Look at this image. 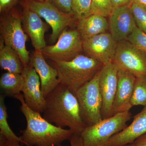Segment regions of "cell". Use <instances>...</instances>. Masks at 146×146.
I'll use <instances>...</instances> for the list:
<instances>
[{
	"mask_svg": "<svg viewBox=\"0 0 146 146\" xmlns=\"http://www.w3.org/2000/svg\"><path fill=\"white\" fill-rule=\"evenodd\" d=\"M44 119L56 126L69 128L73 133L81 135L86 127L75 94L59 84L45 98Z\"/></svg>",
	"mask_w": 146,
	"mask_h": 146,
	"instance_id": "cell-1",
	"label": "cell"
},
{
	"mask_svg": "<svg viewBox=\"0 0 146 146\" xmlns=\"http://www.w3.org/2000/svg\"><path fill=\"white\" fill-rule=\"evenodd\" d=\"M15 99L21 103L20 111L26 119L27 127L21 131V143L27 146H61L69 141L74 133L70 129L56 126L44 119L41 113L30 109L26 104L23 94Z\"/></svg>",
	"mask_w": 146,
	"mask_h": 146,
	"instance_id": "cell-2",
	"label": "cell"
},
{
	"mask_svg": "<svg viewBox=\"0 0 146 146\" xmlns=\"http://www.w3.org/2000/svg\"><path fill=\"white\" fill-rule=\"evenodd\" d=\"M50 65L57 71L60 83L74 94L94 78L103 65L82 54L70 61H51Z\"/></svg>",
	"mask_w": 146,
	"mask_h": 146,
	"instance_id": "cell-3",
	"label": "cell"
},
{
	"mask_svg": "<svg viewBox=\"0 0 146 146\" xmlns=\"http://www.w3.org/2000/svg\"><path fill=\"white\" fill-rule=\"evenodd\" d=\"M132 117L129 111L121 112L87 126L80 136L84 146H106L112 136L123 130Z\"/></svg>",
	"mask_w": 146,
	"mask_h": 146,
	"instance_id": "cell-4",
	"label": "cell"
},
{
	"mask_svg": "<svg viewBox=\"0 0 146 146\" xmlns=\"http://www.w3.org/2000/svg\"><path fill=\"white\" fill-rule=\"evenodd\" d=\"M5 13L1 18V39L5 44L16 51L25 67L29 65L30 56L26 46L27 36L23 28L21 14L10 10Z\"/></svg>",
	"mask_w": 146,
	"mask_h": 146,
	"instance_id": "cell-5",
	"label": "cell"
},
{
	"mask_svg": "<svg viewBox=\"0 0 146 146\" xmlns=\"http://www.w3.org/2000/svg\"><path fill=\"white\" fill-rule=\"evenodd\" d=\"M100 72L75 93L86 126L93 125L102 119V99L99 85Z\"/></svg>",
	"mask_w": 146,
	"mask_h": 146,
	"instance_id": "cell-6",
	"label": "cell"
},
{
	"mask_svg": "<svg viewBox=\"0 0 146 146\" xmlns=\"http://www.w3.org/2000/svg\"><path fill=\"white\" fill-rule=\"evenodd\" d=\"M25 4L44 18L51 27L52 32L50 41L53 43L68 27L76 26L78 21L74 16L60 11L48 0L44 1H26Z\"/></svg>",
	"mask_w": 146,
	"mask_h": 146,
	"instance_id": "cell-7",
	"label": "cell"
},
{
	"mask_svg": "<svg viewBox=\"0 0 146 146\" xmlns=\"http://www.w3.org/2000/svg\"><path fill=\"white\" fill-rule=\"evenodd\" d=\"M83 40L76 29H65L54 45L42 50L45 58L52 61H69L83 51Z\"/></svg>",
	"mask_w": 146,
	"mask_h": 146,
	"instance_id": "cell-8",
	"label": "cell"
},
{
	"mask_svg": "<svg viewBox=\"0 0 146 146\" xmlns=\"http://www.w3.org/2000/svg\"><path fill=\"white\" fill-rule=\"evenodd\" d=\"M112 63L118 70L130 73L136 77L146 75L145 53L127 40L118 42Z\"/></svg>",
	"mask_w": 146,
	"mask_h": 146,
	"instance_id": "cell-9",
	"label": "cell"
},
{
	"mask_svg": "<svg viewBox=\"0 0 146 146\" xmlns=\"http://www.w3.org/2000/svg\"><path fill=\"white\" fill-rule=\"evenodd\" d=\"M118 42L110 33H104L83 40V51L103 65L112 63Z\"/></svg>",
	"mask_w": 146,
	"mask_h": 146,
	"instance_id": "cell-10",
	"label": "cell"
},
{
	"mask_svg": "<svg viewBox=\"0 0 146 146\" xmlns=\"http://www.w3.org/2000/svg\"><path fill=\"white\" fill-rule=\"evenodd\" d=\"M118 70L114 63L103 65L100 72L99 85L102 99V119L110 117L112 114V105L118 83Z\"/></svg>",
	"mask_w": 146,
	"mask_h": 146,
	"instance_id": "cell-11",
	"label": "cell"
},
{
	"mask_svg": "<svg viewBox=\"0 0 146 146\" xmlns=\"http://www.w3.org/2000/svg\"><path fill=\"white\" fill-rule=\"evenodd\" d=\"M22 74L25 82L22 92L26 104L33 111L43 113L46 100L41 90L39 75L29 65L24 67Z\"/></svg>",
	"mask_w": 146,
	"mask_h": 146,
	"instance_id": "cell-12",
	"label": "cell"
},
{
	"mask_svg": "<svg viewBox=\"0 0 146 146\" xmlns=\"http://www.w3.org/2000/svg\"><path fill=\"white\" fill-rule=\"evenodd\" d=\"M129 4L114 9L109 16L110 33L117 42L127 40L137 27Z\"/></svg>",
	"mask_w": 146,
	"mask_h": 146,
	"instance_id": "cell-13",
	"label": "cell"
},
{
	"mask_svg": "<svg viewBox=\"0 0 146 146\" xmlns=\"http://www.w3.org/2000/svg\"><path fill=\"white\" fill-rule=\"evenodd\" d=\"M29 65L34 68L39 76L41 90L45 98L60 84L57 71L47 63L41 50H35Z\"/></svg>",
	"mask_w": 146,
	"mask_h": 146,
	"instance_id": "cell-14",
	"label": "cell"
},
{
	"mask_svg": "<svg viewBox=\"0 0 146 146\" xmlns=\"http://www.w3.org/2000/svg\"><path fill=\"white\" fill-rule=\"evenodd\" d=\"M21 17L24 31L31 39L35 50H42L47 46L45 40L46 24L38 14L25 3Z\"/></svg>",
	"mask_w": 146,
	"mask_h": 146,
	"instance_id": "cell-15",
	"label": "cell"
},
{
	"mask_svg": "<svg viewBox=\"0 0 146 146\" xmlns=\"http://www.w3.org/2000/svg\"><path fill=\"white\" fill-rule=\"evenodd\" d=\"M136 77L133 74L118 70V83L112 105V114L129 111L132 107L131 100Z\"/></svg>",
	"mask_w": 146,
	"mask_h": 146,
	"instance_id": "cell-16",
	"label": "cell"
},
{
	"mask_svg": "<svg viewBox=\"0 0 146 146\" xmlns=\"http://www.w3.org/2000/svg\"><path fill=\"white\" fill-rule=\"evenodd\" d=\"M146 133V106L133 117V121L120 132L112 136L106 146H123L133 143Z\"/></svg>",
	"mask_w": 146,
	"mask_h": 146,
	"instance_id": "cell-17",
	"label": "cell"
},
{
	"mask_svg": "<svg viewBox=\"0 0 146 146\" xmlns=\"http://www.w3.org/2000/svg\"><path fill=\"white\" fill-rule=\"evenodd\" d=\"M76 27L83 41L106 32L109 28V24L106 17L92 14L79 20Z\"/></svg>",
	"mask_w": 146,
	"mask_h": 146,
	"instance_id": "cell-18",
	"label": "cell"
},
{
	"mask_svg": "<svg viewBox=\"0 0 146 146\" xmlns=\"http://www.w3.org/2000/svg\"><path fill=\"white\" fill-rule=\"evenodd\" d=\"M0 66L9 72L22 74L24 66L18 53L11 47L6 45L1 39Z\"/></svg>",
	"mask_w": 146,
	"mask_h": 146,
	"instance_id": "cell-19",
	"label": "cell"
},
{
	"mask_svg": "<svg viewBox=\"0 0 146 146\" xmlns=\"http://www.w3.org/2000/svg\"><path fill=\"white\" fill-rule=\"evenodd\" d=\"M24 82L23 74L7 72L3 74L0 78V87L3 95L15 98L21 94Z\"/></svg>",
	"mask_w": 146,
	"mask_h": 146,
	"instance_id": "cell-20",
	"label": "cell"
},
{
	"mask_svg": "<svg viewBox=\"0 0 146 146\" xmlns=\"http://www.w3.org/2000/svg\"><path fill=\"white\" fill-rule=\"evenodd\" d=\"M5 97L2 94L0 96V134L10 143L20 144L21 139L11 129L7 121L8 115L5 102Z\"/></svg>",
	"mask_w": 146,
	"mask_h": 146,
	"instance_id": "cell-21",
	"label": "cell"
},
{
	"mask_svg": "<svg viewBox=\"0 0 146 146\" xmlns=\"http://www.w3.org/2000/svg\"><path fill=\"white\" fill-rule=\"evenodd\" d=\"M131 104L146 106V75L136 77Z\"/></svg>",
	"mask_w": 146,
	"mask_h": 146,
	"instance_id": "cell-22",
	"label": "cell"
},
{
	"mask_svg": "<svg viewBox=\"0 0 146 146\" xmlns=\"http://www.w3.org/2000/svg\"><path fill=\"white\" fill-rule=\"evenodd\" d=\"M74 16L78 21L91 15V0H72Z\"/></svg>",
	"mask_w": 146,
	"mask_h": 146,
	"instance_id": "cell-23",
	"label": "cell"
},
{
	"mask_svg": "<svg viewBox=\"0 0 146 146\" xmlns=\"http://www.w3.org/2000/svg\"><path fill=\"white\" fill-rule=\"evenodd\" d=\"M130 8L138 28L146 34V8L131 2Z\"/></svg>",
	"mask_w": 146,
	"mask_h": 146,
	"instance_id": "cell-24",
	"label": "cell"
},
{
	"mask_svg": "<svg viewBox=\"0 0 146 146\" xmlns=\"http://www.w3.org/2000/svg\"><path fill=\"white\" fill-rule=\"evenodd\" d=\"M114 9L111 0H91V13L109 16Z\"/></svg>",
	"mask_w": 146,
	"mask_h": 146,
	"instance_id": "cell-25",
	"label": "cell"
},
{
	"mask_svg": "<svg viewBox=\"0 0 146 146\" xmlns=\"http://www.w3.org/2000/svg\"><path fill=\"white\" fill-rule=\"evenodd\" d=\"M127 40L146 54V34L138 27L134 29Z\"/></svg>",
	"mask_w": 146,
	"mask_h": 146,
	"instance_id": "cell-26",
	"label": "cell"
},
{
	"mask_svg": "<svg viewBox=\"0 0 146 146\" xmlns=\"http://www.w3.org/2000/svg\"><path fill=\"white\" fill-rule=\"evenodd\" d=\"M48 1L61 11L74 17L73 9L72 0H48Z\"/></svg>",
	"mask_w": 146,
	"mask_h": 146,
	"instance_id": "cell-27",
	"label": "cell"
},
{
	"mask_svg": "<svg viewBox=\"0 0 146 146\" xmlns=\"http://www.w3.org/2000/svg\"><path fill=\"white\" fill-rule=\"evenodd\" d=\"M18 0H0V11L5 13L11 9Z\"/></svg>",
	"mask_w": 146,
	"mask_h": 146,
	"instance_id": "cell-28",
	"label": "cell"
},
{
	"mask_svg": "<svg viewBox=\"0 0 146 146\" xmlns=\"http://www.w3.org/2000/svg\"><path fill=\"white\" fill-rule=\"evenodd\" d=\"M71 146H84L80 135L73 133L69 140Z\"/></svg>",
	"mask_w": 146,
	"mask_h": 146,
	"instance_id": "cell-29",
	"label": "cell"
},
{
	"mask_svg": "<svg viewBox=\"0 0 146 146\" xmlns=\"http://www.w3.org/2000/svg\"><path fill=\"white\" fill-rule=\"evenodd\" d=\"M113 8L114 9L129 4L131 0H111Z\"/></svg>",
	"mask_w": 146,
	"mask_h": 146,
	"instance_id": "cell-30",
	"label": "cell"
},
{
	"mask_svg": "<svg viewBox=\"0 0 146 146\" xmlns=\"http://www.w3.org/2000/svg\"><path fill=\"white\" fill-rule=\"evenodd\" d=\"M133 143L136 146H146V133L138 137Z\"/></svg>",
	"mask_w": 146,
	"mask_h": 146,
	"instance_id": "cell-31",
	"label": "cell"
},
{
	"mask_svg": "<svg viewBox=\"0 0 146 146\" xmlns=\"http://www.w3.org/2000/svg\"><path fill=\"white\" fill-rule=\"evenodd\" d=\"M0 146H21L20 144L12 143L9 142L3 136L0 134Z\"/></svg>",
	"mask_w": 146,
	"mask_h": 146,
	"instance_id": "cell-32",
	"label": "cell"
},
{
	"mask_svg": "<svg viewBox=\"0 0 146 146\" xmlns=\"http://www.w3.org/2000/svg\"><path fill=\"white\" fill-rule=\"evenodd\" d=\"M131 2L146 8V0H131Z\"/></svg>",
	"mask_w": 146,
	"mask_h": 146,
	"instance_id": "cell-33",
	"label": "cell"
},
{
	"mask_svg": "<svg viewBox=\"0 0 146 146\" xmlns=\"http://www.w3.org/2000/svg\"><path fill=\"white\" fill-rule=\"evenodd\" d=\"M123 146H136L134 143H131L126 144Z\"/></svg>",
	"mask_w": 146,
	"mask_h": 146,
	"instance_id": "cell-34",
	"label": "cell"
},
{
	"mask_svg": "<svg viewBox=\"0 0 146 146\" xmlns=\"http://www.w3.org/2000/svg\"><path fill=\"white\" fill-rule=\"evenodd\" d=\"M26 1H44L46 0H26Z\"/></svg>",
	"mask_w": 146,
	"mask_h": 146,
	"instance_id": "cell-35",
	"label": "cell"
}]
</instances>
